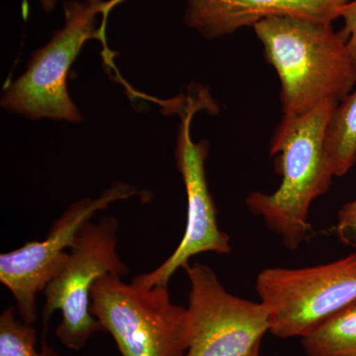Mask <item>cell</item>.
Listing matches in <instances>:
<instances>
[{
  "label": "cell",
  "instance_id": "cell-15",
  "mask_svg": "<svg viewBox=\"0 0 356 356\" xmlns=\"http://www.w3.org/2000/svg\"><path fill=\"white\" fill-rule=\"evenodd\" d=\"M339 18L343 20L341 34L346 37L348 48L356 60V0H351L341 8Z\"/></svg>",
  "mask_w": 356,
  "mask_h": 356
},
{
  "label": "cell",
  "instance_id": "cell-16",
  "mask_svg": "<svg viewBox=\"0 0 356 356\" xmlns=\"http://www.w3.org/2000/svg\"><path fill=\"white\" fill-rule=\"evenodd\" d=\"M123 1L124 0H109V1H105L102 13L103 16L102 24L100 26L103 32L105 33V30H106L107 18H108L110 11H111L115 6H119V4L122 3Z\"/></svg>",
  "mask_w": 356,
  "mask_h": 356
},
{
  "label": "cell",
  "instance_id": "cell-4",
  "mask_svg": "<svg viewBox=\"0 0 356 356\" xmlns=\"http://www.w3.org/2000/svg\"><path fill=\"white\" fill-rule=\"evenodd\" d=\"M104 4V0L65 2V27L33 54L22 76L4 88L3 108L34 120H83L67 90V74L86 42L104 41L105 33L96 27Z\"/></svg>",
  "mask_w": 356,
  "mask_h": 356
},
{
  "label": "cell",
  "instance_id": "cell-12",
  "mask_svg": "<svg viewBox=\"0 0 356 356\" xmlns=\"http://www.w3.org/2000/svg\"><path fill=\"white\" fill-rule=\"evenodd\" d=\"M325 151L334 177H343L356 163V89L332 112Z\"/></svg>",
  "mask_w": 356,
  "mask_h": 356
},
{
  "label": "cell",
  "instance_id": "cell-7",
  "mask_svg": "<svg viewBox=\"0 0 356 356\" xmlns=\"http://www.w3.org/2000/svg\"><path fill=\"white\" fill-rule=\"evenodd\" d=\"M210 97L202 90L198 95L188 96L180 107L175 159L187 199L186 227L179 245L161 266L149 273L134 277L133 282L147 287L168 286L173 274L185 268L193 257L207 252L228 254L232 252L231 238L218 224L217 209L207 178L205 161L209 154L207 140L194 142L191 122L196 112L211 109Z\"/></svg>",
  "mask_w": 356,
  "mask_h": 356
},
{
  "label": "cell",
  "instance_id": "cell-6",
  "mask_svg": "<svg viewBox=\"0 0 356 356\" xmlns=\"http://www.w3.org/2000/svg\"><path fill=\"white\" fill-rule=\"evenodd\" d=\"M255 289L268 313L269 332L302 339L356 300V252L315 266L264 269Z\"/></svg>",
  "mask_w": 356,
  "mask_h": 356
},
{
  "label": "cell",
  "instance_id": "cell-17",
  "mask_svg": "<svg viewBox=\"0 0 356 356\" xmlns=\"http://www.w3.org/2000/svg\"><path fill=\"white\" fill-rule=\"evenodd\" d=\"M38 1L41 3L44 11L50 13V11L54 10V8H55L58 0H38Z\"/></svg>",
  "mask_w": 356,
  "mask_h": 356
},
{
  "label": "cell",
  "instance_id": "cell-10",
  "mask_svg": "<svg viewBox=\"0 0 356 356\" xmlns=\"http://www.w3.org/2000/svg\"><path fill=\"white\" fill-rule=\"evenodd\" d=\"M185 24L207 39L221 38L273 16L332 23L351 0H186Z\"/></svg>",
  "mask_w": 356,
  "mask_h": 356
},
{
  "label": "cell",
  "instance_id": "cell-8",
  "mask_svg": "<svg viewBox=\"0 0 356 356\" xmlns=\"http://www.w3.org/2000/svg\"><path fill=\"white\" fill-rule=\"evenodd\" d=\"M138 194L132 185L114 182L99 197L83 198L70 205L43 241L0 254V282L13 294L21 320L32 325L36 322L37 297L64 267L84 225L112 203Z\"/></svg>",
  "mask_w": 356,
  "mask_h": 356
},
{
  "label": "cell",
  "instance_id": "cell-2",
  "mask_svg": "<svg viewBox=\"0 0 356 356\" xmlns=\"http://www.w3.org/2000/svg\"><path fill=\"white\" fill-rule=\"evenodd\" d=\"M339 103L324 102L305 114L287 116L276 128L270 156L277 158L282 177L273 193L252 192L248 209L261 218L283 245L297 250L312 231V204L331 187L334 177L325 151V135Z\"/></svg>",
  "mask_w": 356,
  "mask_h": 356
},
{
  "label": "cell",
  "instance_id": "cell-1",
  "mask_svg": "<svg viewBox=\"0 0 356 356\" xmlns=\"http://www.w3.org/2000/svg\"><path fill=\"white\" fill-rule=\"evenodd\" d=\"M264 57L277 72L283 115L343 102L356 84V60L332 23L273 16L254 26Z\"/></svg>",
  "mask_w": 356,
  "mask_h": 356
},
{
  "label": "cell",
  "instance_id": "cell-5",
  "mask_svg": "<svg viewBox=\"0 0 356 356\" xmlns=\"http://www.w3.org/2000/svg\"><path fill=\"white\" fill-rule=\"evenodd\" d=\"M118 221L113 216L86 222L64 267L44 288L43 330L47 332L51 316L60 311L62 321L56 337L70 350H83L95 334L104 332L90 312L91 290L96 281L109 274L123 277L129 273L118 254Z\"/></svg>",
  "mask_w": 356,
  "mask_h": 356
},
{
  "label": "cell",
  "instance_id": "cell-9",
  "mask_svg": "<svg viewBox=\"0 0 356 356\" xmlns=\"http://www.w3.org/2000/svg\"><path fill=\"white\" fill-rule=\"evenodd\" d=\"M184 270L191 283L186 356H243L261 343L269 323L261 302L227 291L205 264H188Z\"/></svg>",
  "mask_w": 356,
  "mask_h": 356
},
{
  "label": "cell",
  "instance_id": "cell-3",
  "mask_svg": "<svg viewBox=\"0 0 356 356\" xmlns=\"http://www.w3.org/2000/svg\"><path fill=\"white\" fill-rule=\"evenodd\" d=\"M90 312L121 356H186L188 311L172 303L168 286L147 287L109 274L93 285Z\"/></svg>",
  "mask_w": 356,
  "mask_h": 356
},
{
  "label": "cell",
  "instance_id": "cell-14",
  "mask_svg": "<svg viewBox=\"0 0 356 356\" xmlns=\"http://www.w3.org/2000/svg\"><path fill=\"white\" fill-rule=\"evenodd\" d=\"M337 231L344 243L356 247V198L339 211Z\"/></svg>",
  "mask_w": 356,
  "mask_h": 356
},
{
  "label": "cell",
  "instance_id": "cell-18",
  "mask_svg": "<svg viewBox=\"0 0 356 356\" xmlns=\"http://www.w3.org/2000/svg\"><path fill=\"white\" fill-rule=\"evenodd\" d=\"M261 343L257 344L250 353L243 356H261Z\"/></svg>",
  "mask_w": 356,
  "mask_h": 356
},
{
  "label": "cell",
  "instance_id": "cell-13",
  "mask_svg": "<svg viewBox=\"0 0 356 356\" xmlns=\"http://www.w3.org/2000/svg\"><path fill=\"white\" fill-rule=\"evenodd\" d=\"M0 356H62L43 339L37 348V331L8 307L0 315Z\"/></svg>",
  "mask_w": 356,
  "mask_h": 356
},
{
  "label": "cell",
  "instance_id": "cell-11",
  "mask_svg": "<svg viewBox=\"0 0 356 356\" xmlns=\"http://www.w3.org/2000/svg\"><path fill=\"white\" fill-rule=\"evenodd\" d=\"M306 356H356V300L301 339Z\"/></svg>",
  "mask_w": 356,
  "mask_h": 356
}]
</instances>
